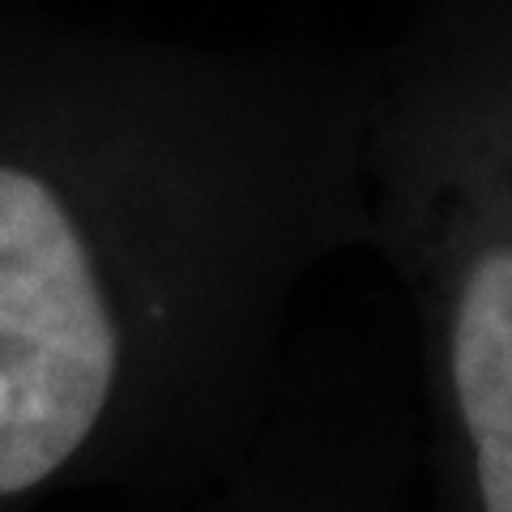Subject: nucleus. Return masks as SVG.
<instances>
[{
    "instance_id": "obj_1",
    "label": "nucleus",
    "mask_w": 512,
    "mask_h": 512,
    "mask_svg": "<svg viewBox=\"0 0 512 512\" xmlns=\"http://www.w3.org/2000/svg\"><path fill=\"white\" fill-rule=\"evenodd\" d=\"M372 47H227L0 0V512L180 500L367 244Z\"/></svg>"
},
{
    "instance_id": "obj_2",
    "label": "nucleus",
    "mask_w": 512,
    "mask_h": 512,
    "mask_svg": "<svg viewBox=\"0 0 512 512\" xmlns=\"http://www.w3.org/2000/svg\"><path fill=\"white\" fill-rule=\"evenodd\" d=\"M402 431L384 423L372 355L312 338L286 346L248 444L180 500L150 512H410Z\"/></svg>"
}]
</instances>
